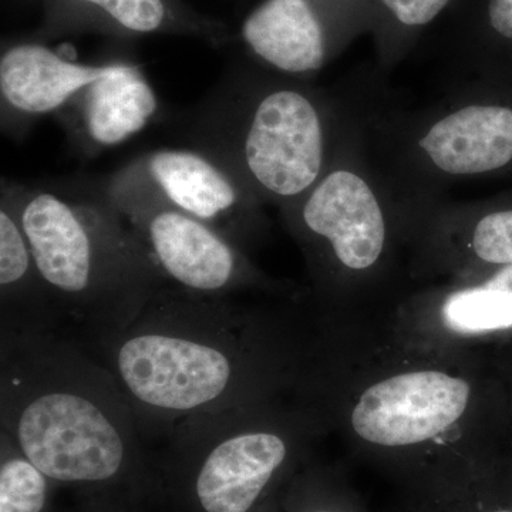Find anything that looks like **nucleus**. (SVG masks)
I'll list each match as a JSON object with an SVG mask.
<instances>
[{
  "mask_svg": "<svg viewBox=\"0 0 512 512\" xmlns=\"http://www.w3.org/2000/svg\"><path fill=\"white\" fill-rule=\"evenodd\" d=\"M313 397L355 453L423 491L485 473L512 443L490 353L412 345L360 316L323 318Z\"/></svg>",
  "mask_w": 512,
  "mask_h": 512,
  "instance_id": "f257e3e1",
  "label": "nucleus"
},
{
  "mask_svg": "<svg viewBox=\"0 0 512 512\" xmlns=\"http://www.w3.org/2000/svg\"><path fill=\"white\" fill-rule=\"evenodd\" d=\"M322 315L305 301L241 302L170 284L126 328L87 339L144 436L202 414L312 396Z\"/></svg>",
  "mask_w": 512,
  "mask_h": 512,
  "instance_id": "f03ea898",
  "label": "nucleus"
},
{
  "mask_svg": "<svg viewBox=\"0 0 512 512\" xmlns=\"http://www.w3.org/2000/svg\"><path fill=\"white\" fill-rule=\"evenodd\" d=\"M0 431L50 480L103 484L144 436L106 366L63 330H0Z\"/></svg>",
  "mask_w": 512,
  "mask_h": 512,
  "instance_id": "7ed1b4c3",
  "label": "nucleus"
},
{
  "mask_svg": "<svg viewBox=\"0 0 512 512\" xmlns=\"http://www.w3.org/2000/svg\"><path fill=\"white\" fill-rule=\"evenodd\" d=\"M362 110L363 93L252 63L222 77L191 111L185 137L264 207L281 211L328 171Z\"/></svg>",
  "mask_w": 512,
  "mask_h": 512,
  "instance_id": "20e7f679",
  "label": "nucleus"
},
{
  "mask_svg": "<svg viewBox=\"0 0 512 512\" xmlns=\"http://www.w3.org/2000/svg\"><path fill=\"white\" fill-rule=\"evenodd\" d=\"M60 318L87 339L126 328L167 285L106 178L3 180Z\"/></svg>",
  "mask_w": 512,
  "mask_h": 512,
  "instance_id": "39448f33",
  "label": "nucleus"
},
{
  "mask_svg": "<svg viewBox=\"0 0 512 512\" xmlns=\"http://www.w3.org/2000/svg\"><path fill=\"white\" fill-rule=\"evenodd\" d=\"M279 214L305 258L320 312L360 316L363 303L407 276L402 215L367 147L363 110L328 171Z\"/></svg>",
  "mask_w": 512,
  "mask_h": 512,
  "instance_id": "423d86ee",
  "label": "nucleus"
},
{
  "mask_svg": "<svg viewBox=\"0 0 512 512\" xmlns=\"http://www.w3.org/2000/svg\"><path fill=\"white\" fill-rule=\"evenodd\" d=\"M363 130L400 200L440 198L454 184L512 180V84L466 80L417 110L383 106L366 93Z\"/></svg>",
  "mask_w": 512,
  "mask_h": 512,
  "instance_id": "0eeeda50",
  "label": "nucleus"
},
{
  "mask_svg": "<svg viewBox=\"0 0 512 512\" xmlns=\"http://www.w3.org/2000/svg\"><path fill=\"white\" fill-rule=\"evenodd\" d=\"M332 433L320 404L306 394L202 414L175 424V457L192 474L204 512H251L284 471Z\"/></svg>",
  "mask_w": 512,
  "mask_h": 512,
  "instance_id": "6e6552de",
  "label": "nucleus"
},
{
  "mask_svg": "<svg viewBox=\"0 0 512 512\" xmlns=\"http://www.w3.org/2000/svg\"><path fill=\"white\" fill-rule=\"evenodd\" d=\"M106 183L111 198L167 284L198 295L224 298L237 293L293 301L309 298L306 289L266 274L249 252L210 225L113 174Z\"/></svg>",
  "mask_w": 512,
  "mask_h": 512,
  "instance_id": "1a4fd4ad",
  "label": "nucleus"
},
{
  "mask_svg": "<svg viewBox=\"0 0 512 512\" xmlns=\"http://www.w3.org/2000/svg\"><path fill=\"white\" fill-rule=\"evenodd\" d=\"M382 323L412 345L491 353L512 342V265L421 286L403 296Z\"/></svg>",
  "mask_w": 512,
  "mask_h": 512,
  "instance_id": "9d476101",
  "label": "nucleus"
},
{
  "mask_svg": "<svg viewBox=\"0 0 512 512\" xmlns=\"http://www.w3.org/2000/svg\"><path fill=\"white\" fill-rule=\"evenodd\" d=\"M396 200L412 281L512 265V192L464 202Z\"/></svg>",
  "mask_w": 512,
  "mask_h": 512,
  "instance_id": "9b49d317",
  "label": "nucleus"
},
{
  "mask_svg": "<svg viewBox=\"0 0 512 512\" xmlns=\"http://www.w3.org/2000/svg\"><path fill=\"white\" fill-rule=\"evenodd\" d=\"M113 175L210 225L247 252L271 231L264 205L194 148L151 151Z\"/></svg>",
  "mask_w": 512,
  "mask_h": 512,
  "instance_id": "f8f14e48",
  "label": "nucleus"
},
{
  "mask_svg": "<svg viewBox=\"0 0 512 512\" xmlns=\"http://www.w3.org/2000/svg\"><path fill=\"white\" fill-rule=\"evenodd\" d=\"M367 32V0H264L245 18L241 37L254 63L312 80Z\"/></svg>",
  "mask_w": 512,
  "mask_h": 512,
  "instance_id": "ddd939ff",
  "label": "nucleus"
},
{
  "mask_svg": "<svg viewBox=\"0 0 512 512\" xmlns=\"http://www.w3.org/2000/svg\"><path fill=\"white\" fill-rule=\"evenodd\" d=\"M119 62L80 64L39 43L9 46L0 57L2 133L15 140L25 137L36 120L56 114L84 86L113 72Z\"/></svg>",
  "mask_w": 512,
  "mask_h": 512,
  "instance_id": "4468645a",
  "label": "nucleus"
},
{
  "mask_svg": "<svg viewBox=\"0 0 512 512\" xmlns=\"http://www.w3.org/2000/svg\"><path fill=\"white\" fill-rule=\"evenodd\" d=\"M156 111V93L140 67L120 60L113 72L84 86L55 116L70 146L93 157L134 136Z\"/></svg>",
  "mask_w": 512,
  "mask_h": 512,
  "instance_id": "2eb2a0df",
  "label": "nucleus"
},
{
  "mask_svg": "<svg viewBox=\"0 0 512 512\" xmlns=\"http://www.w3.org/2000/svg\"><path fill=\"white\" fill-rule=\"evenodd\" d=\"M0 330H60L63 320L37 269L12 202L0 192Z\"/></svg>",
  "mask_w": 512,
  "mask_h": 512,
  "instance_id": "dca6fc26",
  "label": "nucleus"
},
{
  "mask_svg": "<svg viewBox=\"0 0 512 512\" xmlns=\"http://www.w3.org/2000/svg\"><path fill=\"white\" fill-rule=\"evenodd\" d=\"M451 53L467 80L512 84V0H460Z\"/></svg>",
  "mask_w": 512,
  "mask_h": 512,
  "instance_id": "f3484780",
  "label": "nucleus"
},
{
  "mask_svg": "<svg viewBox=\"0 0 512 512\" xmlns=\"http://www.w3.org/2000/svg\"><path fill=\"white\" fill-rule=\"evenodd\" d=\"M460 0H367L369 35L375 45L377 72H392Z\"/></svg>",
  "mask_w": 512,
  "mask_h": 512,
  "instance_id": "a211bd4d",
  "label": "nucleus"
},
{
  "mask_svg": "<svg viewBox=\"0 0 512 512\" xmlns=\"http://www.w3.org/2000/svg\"><path fill=\"white\" fill-rule=\"evenodd\" d=\"M59 10H66V15L56 19L57 23L70 18L76 13V18L70 23L86 19L114 26L120 32L146 33L161 32L178 22L174 10L168 0H59Z\"/></svg>",
  "mask_w": 512,
  "mask_h": 512,
  "instance_id": "6ab92c4d",
  "label": "nucleus"
},
{
  "mask_svg": "<svg viewBox=\"0 0 512 512\" xmlns=\"http://www.w3.org/2000/svg\"><path fill=\"white\" fill-rule=\"evenodd\" d=\"M0 443V512H42L50 478L3 431H0Z\"/></svg>",
  "mask_w": 512,
  "mask_h": 512,
  "instance_id": "aec40b11",
  "label": "nucleus"
},
{
  "mask_svg": "<svg viewBox=\"0 0 512 512\" xmlns=\"http://www.w3.org/2000/svg\"><path fill=\"white\" fill-rule=\"evenodd\" d=\"M484 474V473H483ZM480 474V476H483ZM470 478L464 483L446 485V487L434 488V491L440 493L446 503L448 512H512V508L505 507H484L483 503H477L474 507V491L478 477Z\"/></svg>",
  "mask_w": 512,
  "mask_h": 512,
  "instance_id": "412c9836",
  "label": "nucleus"
},
{
  "mask_svg": "<svg viewBox=\"0 0 512 512\" xmlns=\"http://www.w3.org/2000/svg\"><path fill=\"white\" fill-rule=\"evenodd\" d=\"M491 357H493L495 366L503 377L505 390H507L512 429V342L493 350Z\"/></svg>",
  "mask_w": 512,
  "mask_h": 512,
  "instance_id": "4be33fe9",
  "label": "nucleus"
},
{
  "mask_svg": "<svg viewBox=\"0 0 512 512\" xmlns=\"http://www.w3.org/2000/svg\"><path fill=\"white\" fill-rule=\"evenodd\" d=\"M306 512H357L348 498V501H322L316 503L311 510Z\"/></svg>",
  "mask_w": 512,
  "mask_h": 512,
  "instance_id": "5701e85b",
  "label": "nucleus"
}]
</instances>
